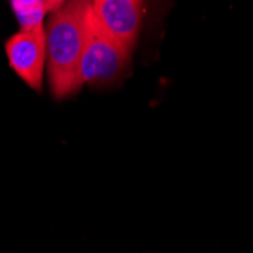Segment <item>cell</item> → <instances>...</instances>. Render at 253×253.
I'll return each mask as SVG.
<instances>
[{
  "mask_svg": "<svg viewBox=\"0 0 253 253\" xmlns=\"http://www.w3.org/2000/svg\"><path fill=\"white\" fill-rule=\"evenodd\" d=\"M91 0H65L52 11L47 26V75L56 99L72 96L81 89L79 67L93 26Z\"/></svg>",
  "mask_w": 253,
  "mask_h": 253,
  "instance_id": "obj_1",
  "label": "cell"
},
{
  "mask_svg": "<svg viewBox=\"0 0 253 253\" xmlns=\"http://www.w3.org/2000/svg\"><path fill=\"white\" fill-rule=\"evenodd\" d=\"M132 50L103 32L94 18L79 67L82 85L108 86L120 81L129 68Z\"/></svg>",
  "mask_w": 253,
  "mask_h": 253,
  "instance_id": "obj_2",
  "label": "cell"
},
{
  "mask_svg": "<svg viewBox=\"0 0 253 253\" xmlns=\"http://www.w3.org/2000/svg\"><path fill=\"white\" fill-rule=\"evenodd\" d=\"M5 52L12 70L32 89H42L44 68L47 65V41L42 23L21 26L8 38Z\"/></svg>",
  "mask_w": 253,
  "mask_h": 253,
  "instance_id": "obj_3",
  "label": "cell"
},
{
  "mask_svg": "<svg viewBox=\"0 0 253 253\" xmlns=\"http://www.w3.org/2000/svg\"><path fill=\"white\" fill-rule=\"evenodd\" d=\"M97 25L109 37L133 49L141 31L144 0H91Z\"/></svg>",
  "mask_w": 253,
  "mask_h": 253,
  "instance_id": "obj_4",
  "label": "cell"
},
{
  "mask_svg": "<svg viewBox=\"0 0 253 253\" xmlns=\"http://www.w3.org/2000/svg\"><path fill=\"white\" fill-rule=\"evenodd\" d=\"M11 3L21 26L42 23L44 15L53 11L50 0H11Z\"/></svg>",
  "mask_w": 253,
  "mask_h": 253,
  "instance_id": "obj_5",
  "label": "cell"
},
{
  "mask_svg": "<svg viewBox=\"0 0 253 253\" xmlns=\"http://www.w3.org/2000/svg\"><path fill=\"white\" fill-rule=\"evenodd\" d=\"M65 2V0H50V5H52V9L55 11L56 8H59L62 3Z\"/></svg>",
  "mask_w": 253,
  "mask_h": 253,
  "instance_id": "obj_6",
  "label": "cell"
}]
</instances>
